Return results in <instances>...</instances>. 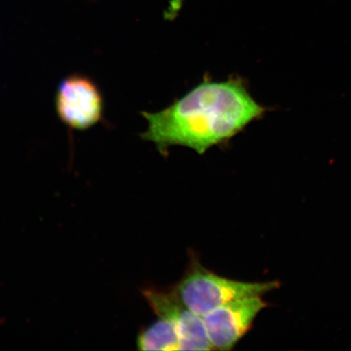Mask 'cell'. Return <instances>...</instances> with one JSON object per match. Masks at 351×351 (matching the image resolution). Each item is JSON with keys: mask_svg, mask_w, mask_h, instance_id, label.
Here are the masks:
<instances>
[{"mask_svg": "<svg viewBox=\"0 0 351 351\" xmlns=\"http://www.w3.org/2000/svg\"><path fill=\"white\" fill-rule=\"evenodd\" d=\"M265 111L241 79L206 81L162 111L143 112L148 128L141 138L162 153L182 146L203 155L229 141Z\"/></svg>", "mask_w": 351, "mask_h": 351, "instance_id": "6da1fadb", "label": "cell"}, {"mask_svg": "<svg viewBox=\"0 0 351 351\" xmlns=\"http://www.w3.org/2000/svg\"><path fill=\"white\" fill-rule=\"evenodd\" d=\"M280 287L278 280L244 282L222 278L192 260L184 278L173 289L184 304L204 317L228 302L262 296Z\"/></svg>", "mask_w": 351, "mask_h": 351, "instance_id": "7a4b0ae2", "label": "cell"}, {"mask_svg": "<svg viewBox=\"0 0 351 351\" xmlns=\"http://www.w3.org/2000/svg\"><path fill=\"white\" fill-rule=\"evenodd\" d=\"M55 106L60 119L73 130L90 129L104 115V99L98 86L81 74H73L60 82Z\"/></svg>", "mask_w": 351, "mask_h": 351, "instance_id": "3957f363", "label": "cell"}, {"mask_svg": "<svg viewBox=\"0 0 351 351\" xmlns=\"http://www.w3.org/2000/svg\"><path fill=\"white\" fill-rule=\"evenodd\" d=\"M266 306L261 296L245 298L228 302L202 317L213 349H234Z\"/></svg>", "mask_w": 351, "mask_h": 351, "instance_id": "277c9868", "label": "cell"}, {"mask_svg": "<svg viewBox=\"0 0 351 351\" xmlns=\"http://www.w3.org/2000/svg\"><path fill=\"white\" fill-rule=\"evenodd\" d=\"M158 317L169 320L177 329L181 350H213L203 317L183 304L175 291L146 289L143 291Z\"/></svg>", "mask_w": 351, "mask_h": 351, "instance_id": "5b68a950", "label": "cell"}, {"mask_svg": "<svg viewBox=\"0 0 351 351\" xmlns=\"http://www.w3.org/2000/svg\"><path fill=\"white\" fill-rule=\"evenodd\" d=\"M139 350H181V341L175 326L169 320L159 318L139 333Z\"/></svg>", "mask_w": 351, "mask_h": 351, "instance_id": "8992f818", "label": "cell"}]
</instances>
